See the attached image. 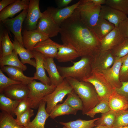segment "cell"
Returning <instances> with one entry per match:
<instances>
[{"label":"cell","mask_w":128,"mask_h":128,"mask_svg":"<svg viewBox=\"0 0 128 128\" xmlns=\"http://www.w3.org/2000/svg\"><path fill=\"white\" fill-rule=\"evenodd\" d=\"M91 128H108L105 126H101L98 125L97 126H96L95 127H93Z\"/></svg>","instance_id":"cell-49"},{"label":"cell","mask_w":128,"mask_h":128,"mask_svg":"<svg viewBox=\"0 0 128 128\" xmlns=\"http://www.w3.org/2000/svg\"><path fill=\"white\" fill-rule=\"evenodd\" d=\"M30 108H32V102L27 97L19 101L14 111V114L18 116Z\"/></svg>","instance_id":"cell-41"},{"label":"cell","mask_w":128,"mask_h":128,"mask_svg":"<svg viewBox=\"0 0 128 128\" xmlns=\"http://www.w3.org/2000/svg\"><path fill=\"white\" fill-rule=\"evenodd\" d=\"M108 103L111 110L116 111L128 109V101L115 90L109 96Z\"/></svg>","instance_id":"cell-27"},{"label":"cell","mask_w":128,"mask_h":128,"mask_svg":"<svg viewBox=\"0 0 128 128\" xmlns=\"http://www.w3.org/2000/svg\"><path fill=\"white\" fill-rule=\"evenodd\" d=\"M93 57L88 56L81 57L79 61L73 62V65L69 67L57 66L60 75L64 78H71L82 81L91 75L92 70L91 63Z\"/></svg>","instance_id":"cell-3"},{"label":"cell","mask_w":128,"mask_h":128,"mask_svg":"<svg viewBox=\"0 0 128 128\" xmlns=\"http://www.w3.org/2000/svg\"><path fill=\"white\" fill-rule=\"evenodd\" d=\"M124 128H128V125L124 127Z\"/></svg>","instance_id":"cell-50"},{"label":"cell","mask_w":128,"mask_h":128,"mask_svg":"<svg viewBox=\"0 0 128 128\" xmlns=\"http://www.w3.org/2000/svg\"></svg>","instance_id":"cell-53"},{"label":"cell","mask_w":128,"mask_h":128,"mask_svg":"<svg viewBox=\"0 0 128 128\" xmlns=\"http://www.w3.org/2000/svg\"><path fill=\"white\" fill-rule=\"evenodd\" d=\"M99 118L90 120L78 119L67 122H60V124L67 128H91L96 126V122Z\"/></svg>","instance_id":"cell-32"},{"label":"cell","mask_w":128,"mask_h":128,"mask_svg":"<svg viewBox=\"0 0 128 128\" xmlns=\"http://www.w3.org/2000/svg\"><path fill=\"white\" fill-rule=\"evenodd\" d=\"M14 50L18 55L22 63L24 64H28L36 68V63L35 60L31 59L34 58L32 51L26 49L20 44L15 37H14V40L12 41Z\"/></svg>","instance_id":"cell-25"},{"label":"cell","mask_w":128,"mask_h":128,"mask_svg":"<svg viewBox=\"0 0 128 128\" xmlns=\"http://www.w3.org/2000/svg\"><path fill=\"white\" fill-rule=\"evenodd\" d=\"M78 111L72 108L64 101L62 103L57 104L54 107L50 114V117L54 119L57 117L65 115H76Z\"/></svg>","instance_id":"cell-30"},{"label":"cell","mask_w":128,"mask_h":128,"mask_svg":"<svg viewBox=\"0 0 128 128\" xmlns=\"http://www.w3.org/2000/svg\"><path fill=\"white\" fill-rule=\"evenodd\" d=\"M46 102L42 100L40 102L38 110L34 119L26 127L22 128H45V122L50 117V114L45 108Z\"/></svg>","instance_id":"cell-24"},{"label":"cell","mask_w":128,"mask_h":128,"mask_svg":"<svg viewBox=\"0 0 128 128\" xmlns=\"http://www.w3.org/2000/svg\"><path fill=\"white\" fill-rule=\"evenodd\" d=\"M73 90L66 78L57 86L54 91L44 97L42 100L47 103L46 110L50 114L54 107L59 102H61L65 96L70 93Z\"/></svg>","instance_id":"cell-6"},{"label":"cell","mask_w":128,"mask_h":128,"mask_svg":"<svg viewBox=\"0 0 128 128\" xmlns=\"http://www.w3.org/2000/svg\"><path fill=\"white\" fill-rule=\"evenodd\" d=\"M95 5H102V4H105L106 0H91Z\"/></svg>","instance_id":"cell-48"},{"label":"cell","mask_w":128,"mask_h":128,"mask_svg":"<svg viewBox=\"0 0 128 128\" xmlns=\"http://www.w3.org/2000/svg\"><path fill=\"white\" fill-rule=\"evenodd\" d=\"M124 128V127H119V128Z\"/></svg>","instance_id":"cell-51"},{"label":"cell","mask_w":128,"mask_h":128,"mask_svg":"<svg viewBox=\"0 0 128 128\" xmlns=\"http://www.w3.org/2000/svg\"><path fill=\"white\" fill-rule=\"evenodd\" d=\"M125 56L120 59H115V61L109 68L103 71L102 73L106 79L114 88L120 87L122 86L119 76L122 63Z\"/></svg>","instance_id":"cell-11"},{"label":"cell","mask_w":128,"mask_h":128,"mask_svg":"<svg viewBox=\"0 0 128 128\" xmlns=\"http://www.w3.org/2000/svg\"><path fill=\"white\" fill-rule=\"evenodd\" d=\"M105 5L128 15V0H106Z\"/></svg>","instance_id":"cell-37"},{"label":"cell","mask_w":128,"mask_h":128,"mask_svg":"<svg viewBox=\"0 0 128 128\" xmlns=\"http://www.w3.org/2000/svg\"><path fill=\"white\" fill-rule=\"evenodd\" d=\"M59 33L63 44L72 46L80 57H93L101 51L100 41L92 30L82 22L75 9L61 24Z\"/></svg>","instance_id":"cell-1"},{"label":"cell","mask_w":128,"mask_h":128,"mask_svg":"<svg viewBox=\"0 0 128 128\" xmlns=\"http://www.w3.org/2000/svg\"><path fill=\"white\" fill-rule=\"evenodd\" d=\"M83 81L89 82L93 86L100 101L108 100L109 96L115 90L101 72L92 71L91 75Z\"/></svg>","instance_id":"cell-5"},{"label":"cell","mask_w":128,"mask_h":128,"mask_svg":"<svg viewBox=\"0 0 128 128\" xmlns=\"http://www.w3.org/2000/svg\"><path fill=\"white\" fill-rule=\"evenodd\" d=\"M115 59H120L128 54V38L124 40L116 47L111 50Z\"/></svg>","instance_id":"cell-39"},{"label":"cell","mask_w":128,"mask_h":128,"mask_svg":"<svg viewBox=\"0 0 128 128\" xmlns=\"http://www.w3.org/2000/svg\"><path fill=\"white\" fill-rule=\"evenodd\" d=\"M79 3V1L71 5L62 8L49 7V11L55 22L60 26L61 24L72 15Z\"/></svg>","instance_id":"cell-17"},{"label":"cell","mask_w":128,"mask_h":128,"mask_svg":"<svg viewBox=\"0 0 128 128\" xmlns=\"http://www.w3.org/2000/svg\"><path fill=\"white\" fill-rule=\"evenodd\" d=\"M22 36L24 46L31 51L37 43L49 37L36 29L32 30L25 29L22 32Z\"/></svg>","instance_id":"cell-13"},{"label":"cell","mask_w":128,"mask_h":128,"mask_svg":"<svg viewBox=\"0 0 128 128\" xmlns=\"http://www.w3.org/2000/svg\"><path fill=\"white\" fill-rule=\"evenodd\" d=\"M19 101L12 100L3 93L0 95V109L13 115Z\"/></svg>","instance_id":"cell-31"},{"label":"cell","mask_w":128,"mask_h":128,"mask_svg":"<svg viewBox=\"0 0 128 128\" xmlns=\"http://www.w3.org/2000/svg\"><path fill=\"white\" fill-rule=\"evenodd\" d=\"M63 128H66V127H65V126H64Z\"/></svg>","instance_id":"cell-52"},{"label":"cell","mask_w":128,"mask_h":128,"mask_svg":"<svg viewBox=\"0 0 128 128\" xmlns=\"http://www.w3.org/2000/svg\"><path fill=\"white\" fill-rule=\"evenodd\" d=\"M76 10L82 22L92 29L100 17L101 5H95L91 0H81Z\"/></svg>","instance_id":"cell-4"},{"label":"cell","mask_w":128,"mask_h":128,"mask_svg":"<svg viewBox=\"0 0 128 128\" xmlns=\"http://www.w3.org/2000/svg\"><path fill=\"white\" fill-rule=\"evenodd\" d=\"M115 61L111 50H101L93 57L91 63L92 71L102 73L111 67Z\"/></svg>","instance_id":"cell-10"},{"label":"cell","mask_w":128,"mask_h":128,"mask_svg":"<svg viewBox=\"0 0 128 128\" xmlns=\"http://www.w3.org/2000/svg\"><path fill=\"white\" fill-rule=\"evenodd\" d=\"M34 58L36 63V72L34 73V77L35 79L39 80L46 85H50L51 82L49 77L46 75L44 65L45 57L41 53L33 50Z\"/></svg>","instance_id":"cell-20"},{"label":"cell","mask_w":128,"mask_h":128,"mask_svg":"<svg viewBox=\"0 0 128 128\" xmlns=\"http://www.w3.org/2000/svg\"><path fill=\"white\" fill-rule=\"evenodd\" d=\"M64 101L73 108L78 110H82V101L73 90L67 95V97Z\"/></svg>","instance_id":"cell-36"},{"label":"cell","mask_w":128,"mask_h":128,"mask_svg":"<svg viewBox=\"0 0 128 128\" xmlns=\"http://www.w3.org/2000/svg\"><path fill=\"white\" fill-rule=\"evenodd\" d=\"M39 0H30L26 19L27 29H36L40 19L43 15L39 7Z\"/></svg>","instance_id":"cell-12"},{"label":"cell","mask_w":128,"mask_h":128,"mask_svg":"<svg viewBox=\"0 0 128 128\" xmlns=\"http://www.w3.org/2000/svg\"><path fill=\"white\" fill-rule=\"evenodd\" d=\"M54 59L45 57L44 65L49 75L51 84L57 86L62 82L64 78L59 72Z\"/></svg>","instance_id":"cell-22"},{"label":"cell","mask_w":128,"mask_h":128,"mask_svg":"<svg viewBox=\"0 0 128 128\" xmlns=\"http://www.w3.org/2000/svg\"><path fill=\"white\" fill-rule=\"evenodd\" d=\"M42 13V16L39 20L36 29L49 37L57 36L59 33L60 26L54 21L47 9Z\"/></svg>","instance_id":"cell-8"},{"label":"cell","mask_w":128,"mask_h":128,"mask_svg":"<svg viewBox=\"0 0 128 128\" xmlns=\"http://www.w3.org/2000/svg\"><path fill=\"white\" fill-rule=\"evenodd\" d=\"M66 78L81 100L83 105L82 114H86L100 101L94 87L88 82L79 81L70 77Z\"/></svg>","instance_id":"cell-2"},{"label":"cell","mask_w":128,"mask_h":128,"mask_svg":"<svg viewBox=\"0 0 128 128\" xmlns=\"http://www.w3.org/2000/svg\"><path fill=\"white\" fill-rule=\"evenodd\" d=\"M80 56L77 51L72 46L66 44H59L58 51L55 58L59 62H72Z\"/></svg>","instance_id":"cell-21"},{"label":"cell","mask_w":128,"mask_h":128,"mask_svg":"<svg viewBox=\"0 0 128 128\" xmlns=\"http://www.w3.org/2000/svg\"><path fill=\"white\" fill-rule=\"evenodd\" d=\"M28 9L23 10L22 12L14 18H8L2 22L3 25L13 34L14 37L23 46L22 27L23 23L27 16Z\"/></svg>","instance_id":"cell-9"},{"label":"cell","mask_w":128,"mask_h":128,"mask_svg":"<svg viewBox=\"0 0 128 128\" xmlns=\"http://www.w3.org/2000/svg\"><path fill=\"white\" fill-rule=\"evenodd\" d=\"M34 115L33 110L30 108L19 116L17 117L16 119L19 125L25 127L31 122L30 119Z\"/></svg>","instance_id":"cell-40"},{"label":"cell","mask_w":128,"mask_h":128,"mask_svg":"<svg viewBox=\"0 0 128 128\" xmlns=\"http://www.w3.org/2000/svg\"><path fill=\"white\" fill-rule=\"evenodd\" d=\"M18 55L17 53L14 50L11 54L0 58V67L5 65L9 66L19 68L23 71L26 70L27 69V67L19 60Z\"/></svg>","instance_id":"cell-29"},{"label":"cell","mask_w":128,"mask_h":128,"mask_svg":"<svg viewBox=\"0 0 128 128\" xmlns=\"http://www.w3.org/2000/svg\"><path fill=\"white\" fill-rule=\"evenodd\" d=\"M29 91L28 85L21 83L8 87L4 90L3 93L12 100L20 101L28 97Z\"/></svg>","instance_id":"cell-15"},{"label":"cell","mask_w":128,"mask_h":128,"mask_svg":"<svg viewBox=\"0 0 128 128\" xmlns=\"http://www.w3.org/2000/svg\"><path fill=\"white\" fill-rule=\"evenodd\" d=\"M119 79L121 82L128 81V54L122 63L120 71Z\"/></svg>","instance_id":"cell-43"},{"label":"cell","mask_w":128,"mask_h":128,"mask_svg":"<svg viewBox=\"0 0 128 128\" xmlns=\"http://www.w3.org/2000/svg\"><path fill=\"white\" fill-rule=\"evenodd\" d=\"M59 44L49 37L37 43L33 50L41 53L45 57L55 58L58 51Z\"/></svg>","instance_id":"cell-18"},{"label":"cell","mask_w":128,"mask_h":128,"mask_svg":"<svg viewBox=\"0 0 128 128\" xmlns=\"http://www.w3.org/2000/svg\"><path fill=\"white\" fill-rule=\"evenodd\" d=\"M115 27L113 24L99 17L92 31L96 38L101 41Z\"/></svg>","instance_id":"cell-26"},{"label":"cell","mask_w":128,"mask_h":128,"mask_svg":"<svg viewBox=\"0 0 128 128\" xmlns=\"http://www.w3.org/2000/svg\"><path fill=\"white\" fill-rule=\"evenodd\" d=\"M72 0H56L55 1L57 6V8H62L67 6Z\"/></svg>","instance_id":"cell-46"},{"label":"cell","mask_w":128,"mask_h":128,"mask_svg":"<svg viewBox=\"0 0 128 128\" xmlns=\"http://www.w3.org/2000/svg\"><path fill=\"white\" fill-rule=\"evenodd\" d=\"M14 50L13 44L10 39L8 32L2 30L0 27V58L11 54Z\"/></svg>","instance_id":"cell-28"},{"label":"cell","mask_w":128,"mask_h":128,"mask_svg":"<svg viewBox=\"0 0 128 128\" xmlns=\"http://www.w3.org/2000/svg\"><path fill=\"white\" fill-rule=\"evenodd\" d=\"M118 27H115L100 41L101 51L111 50L125 40Z\"/></svg>","instance_id":"cell-14"},{"label":"cell","mask_w":128,"mask_h":128,"mask_svg":"<svg viewBox=\"0 0 128 128\" xmlns=\"http://www.w3.org/2000/svg\"><path fill=\"white\" fill-rule=\"evenodd\" d=\"M118 27L125 39L128 38V18L127 17L119 23Z\"/></svg>","instance_id":"cell-44"},{"label":"cell","mask_w":128,"mask_h":128,"mask_svg":"<svg viewBox=\"0 0 128 128\" xmlns=\"http://www.w3.org/2000/svg\"><path fill=\"white\" fill-rule=\"evenodd\" d=\"M100 17L118 27L119 23L127 17L122 12L106 5H101Z\"/></svg>","instance_id":"cell-16"},{"label":"cell","mask_w":128,"mask_h":128,"mask_svg":"<svg viewBox=\"0 0 128 128\" xmlns=\"http://www.w3.org/2000/svg\"><path fill=\"white\" fill-rule=\"evenodd\" d=\"M27 85L30 90L28 97L32 102V108L34 109L38 108L43 98L53 91L56 87L52 84L46 85L34 80Z\"/></svg>","instance_id":"cell-7"},{"label":"cell","mask_w":128,"mask_h":128,"mask_svg":"<svg viewBox=\"0 0 128 128\" xmlns=\"http://www.w3.org/2000/svg\"><path fill=\"white\" fill-rule=\"evenodd\" d=\"M128 125V110L117 112L113 128H117Z\"/></svg>","instance_id":"cell-38"},{"label":"cell","mask_w":128,"mask_h":128,"mask_svg":"<svg viewBox=\"0 0 128 128\" xmlns=\"http://www.w3.org/2000/svg\"><path fill=\"white\" fill-rule=\"evenodd\" d=\"M122 86L119 88H115L119 94L124 97L128 101V81L122 82Z\"/></svg>","instance_id":"cell-45"},{"label":"cell","mask_w":128,"mask_h":128,"mask_svg":"<svg viewBox=\"0 0 128 128\" xmlns=\"http://www.w3.org/2000/svg\"><path fill=\"white\" fill-rule=\"evenodd\" d=\"M30 0H16L2 10L0 12V21L2 22L12 18L21 10L28 9Z\"/></svg>","instance_id":"cell-19"},{"label":"cell","mask_w":128,"mask_h":128,"mask_svg":"<svg viewBox=\"0 0 128 128\" xmlns=\"http://www.w3.org/2000/svg\"><path fill=\"white\" fill-rule=\"evenodd\" d=\"M20 82L14 80L6 77L0 69V93H3L4 90L12 85L21 83Z\"/></svg>","instance_id":"cell-42"},{"label":"cell","mask_w":128,"mask_h":128,"mask_svg":"<svg viewBox=\"0 0 128 128\" xmlns=\"http://www.w3.org/2000/svg\"><path fill=\"white\" fill-rule=\"evenodd\" d=\"M111 110L108 103V100L104 99L100 101L94 107L86 114L91 118H94L97 114L106 113Z\"/></svg>","instance_id":"cell-35"},{"label":"cell","mask_w":128,"mask_h":128,"mask_svg":"<svg viewBox=\"0 0 128 128\" xmlns=\"http://www.w3.org/2000/svg\"><path fill=\"white\" fill-rule=\"evenodd\" d=\"M0 69L3 72L6 73L9 78L23 84L28 85L35 79L34 77H29L25 76L23 73V70L17 67L5 66L1 68Z\"/></svg>","instance_id":"cell-23"},{"label":"cell","mask_w":128,"mask_h":128,"mask_svg":"<svg viewBox=\"0 0 128 128\" xmlns=\"http://www.w3.org/2000/svg\"><path fill=\"white\" fill-rule=\"evenodd\" d=\"M16 0H2L0 1V12L5 7L14 2Z\"/></svg>","instance_id":"cell-47"},{"label":"cell","mask_w":128,"mask_h":128,"mask_svg":"<svg viewBox=\"0 0 128 128\" xmlns=\"http://www.w3.org/2000/svg\"><path fill=\"white\" fill-rule=\"evenodd\" d=\"M117 112L110 110L102 114L101 117L96 122V126L101 125L108 128H113Z\"/></svg>","instance_id":"cell-33"},{"label":"cell","mask_w":128,"mask_h":128,"mask_svg":"<svg viewBox=\"0 0 128 128\" xmlns=\"http://www.w3.org/2000/svg\"><path fill=\"white\" fill-rule=\"evenodd\" d=\"M12 115L4 111L0 113V128H22Z\"/></svg>","instance_id":"cell-34"}]
</instances>
